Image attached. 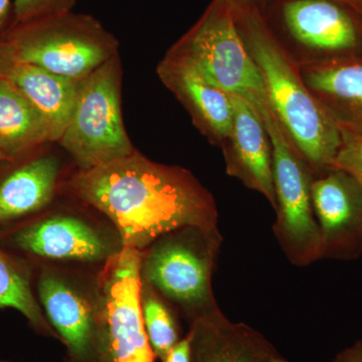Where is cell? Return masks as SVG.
Here are the masks:
<instances>
[{
	"mask_svg": "<svg viewBox=\"0 0 362 362\" xmlns=\"http://www.w3.org/2000/svg\"><path fill=\"white\" fill-rule=\"evenodd\" d=\"M71 187L114 223L123 247L138 251L177 228L218 226L213 195L189 171L156 163L136 151L78 171Z\"/></svg>",
	"mask_w": 362,
	"mask_h": 362,
	"instance_id": "1",
	"label": "cell"
},
{
	"mask_svg": "<svg viewBox=\"0 0 362 362\" xmlns=\"http://www.w3.org/2000/svg\"><path fill=\"white\" fill-rule=\"evenodd\" d=\"M238 28L256 62L272 110L297 153L318 173L330 168L341 144L337 118L305 85L258 6H233Z\"/></svg>",
	"mask_w": 362,
	"mask_h": 362,
	"instance_id": "2",
	"label": "cell"
},
{
	"mask_svg": "<svg viewBox=\"0 0 362 362\" xmlns=\"http://www.w3.org/2000/svg\"><path fill=\"white\" fill-rule=\"evenodd\" d=\"M221 243L218 226L177 228L143 251L140 277L192 323L218 308L213 275Z\"/></svg>",
	"mask_w": 362,
	"mask_h": 362,
	"instance_id": "3",
	"label": "cell"
},
{
	"mask_svg": "<svg viewBox=\"0 0 362 362\" xmlns=\"http://www.w3.org/2000/svg\"><path fill=\"white\" fill-rule=\"evenodd\" d=\"M115 39L87 16L59 14L33 21L0 44L9 63L40 66L81 81L115 57Z\"/></svg>",
	"mask_w": 362,
	"mask_h": 362,
	"instance_id": "4",
	"label": "cell"
},
{
	"mask_svg": "<svg viewBox=\"0 0 362 362\" xmlns=\"http://www.w3.org/2000/svg\"><path fill=\"white\" fill-rule=\"evenodd\" d=\"M272 145L277 214L274 235L287 259L296 267H308L323 259L322 240L312 202L313 173L288 139L269 101L255 107Z\"/></svg>",
	"mask_w": 362,
	"mask_h": 362,
	"instance_id": "5",
	"label": "cell"
},
{
	"mask_svg": "<svg viewBox=\"0 0 362 362\" xmlns=\"http://www.w3.org/2000/svg\"><path fill=\"white\" fill-rule=\"evenodd\" d=\"M59 142L80 170L134 153L121 110L118 54L81 80L73 115Z\"/></svg>",
	"mask_w": 362,
	"mask_h": 362,
	"instance_id": "6",
	"label": "cell"
},
{
	"mask_svg": "<svg viewBox=\"0 0 362 362\" xmlns=\"http://www.w3.org/2000/svg\"><path fill=\"white\" fill-rule=\"evenodd\" d=\"M214 85L256 107L268 100L263 77L243 40L230 0H214L175 47Z\"/></svg>",
	"mask_w": 362,
	"mask_h": 362,
	"instance_id": "7",
	"label": "cell"
},
{
	"mask_svg": "<svg viewBox=\"0 0 362 362\" xmlns=\"http://www.w3.org/2000/svg\"><path fill=\"white\" fill-rule=\"evenodd\" d=\"M142 251L123 247L97 281L104 362H154L140 307Z\"/></svg>",
	"mask_w": 362,
	"mask_h": 362,
	"instance_id": "8",
	"label": "cell"
},
{
	"mask_svg": "<svg viewBox=\"0 0 362 362\" xmlns=\"http://www.w3.org/2000/svg\"><path fill=\"white\" fill-rule=\"evenodd\" d=\"M258 8L269 25L313 51H350L362 40V13L338 0H261Z\"/></svg>",
	"mask_w": 362,
	"mask_h": 362,
	"instance_id": "9",
	"label": "cell"
},
{
	"mask_svg": "<svg viewBox=\"0 0 362 362\" xmlns=\"http://www.w3.org/2000/svg\"><path fill=\"white\" fill-rule=\"evenodd\" d=\"M47 321L68 350L71 362H104V337L97 284L86 291L70 278L45 271L39 281Z\"/></svg>",
	"mask_w": 362,
	"mask_h": 362,
	"instance_id": "10",
	"label": "cell"
},
{
	"mask_svg": "<svg viewBox=\"0 0 362 362\" xmlns=\"http://www.w3.org/2000/svg\"><path fill=\"white\" fill-rule=\"evenodd\" d=\"M312 202L322 240L323 259L351 261L362 255V190L340 169L313 173Z\"/></svg>",
	"mask_w": 362,
	"mask_h": 362,
	"instance_id": "11",
	"label": "cell"
},
{
	"mask_svg": "<svg viewBox=\"0 0 362 362\" xmlns=\"http://www.w3.org/2000/svg\"><path fill=\"white\" fill-rule=\"evenodd\" d=\"M233 124L223 147L226 173L276 207L272 145L261 115L244 98L230 95Z\"/></svg>",
	"mask_w": 362,
	"mask_h": 362,
	"instance_id": "12",
	"label": "cell"
},
{
	"mask_svg": "<svg viewBox=\"0 0 362 362\" xmlns=\"http://www.w3.org/2000/svg\"><path fill=\"white\" fill-rule=\"evenodd\" d=\"M158 75L189 112L195 125L211 142L221 146L232 131L230 95L207 80L192 62L175 49L159 64Z\"/></svg>",
	"mask_w": 362,
	"mask_h": 362,
	"instance_id": "13",
	"label": "cell"
},
{
	"mask_svg": "<svg viewBox=\"0 0 362 362\" xmlns=\"http://www.w3.org/2000/svg\"><path fill=\"white\" fill-rule=\"evenodd\" d=\"M16 246L49 259L105 262L122 250L94 226L76 216H56L28 226L14 237Z\"/></svg>",
	"mask_w": 362,
	"mask_h": 362,
	"instance_id": "14",
	"label": "cell"
},
{
	"mask_svg": "<svg viewBox=\"0 0 362 362\" xmlns=\"http://www.w3.org/2000/svg\"><path fill=\"white\" fill-rule=\"evenodd\" d=\"M187 337L190 362H267L277 352L261 333L230 320L220 307L192 321Z\"/></svg>",
	"mask_w": 362,
	"mask_h": 362,
	"instance_id": "15",
	"label": "cell"
},
{
	"mask_svg": "<svg viewBox=\"0 0 362 362\" xmlns=\"http://www.w3.org/2000/svg\"><path fill=\"white\" fill-rule=\"evenodd\" d=\"M2 78L11 82L42 116L51 141H59L73 115L81 81L21 63L7 64Z\"/></svg>",
	"mask_w": 362,
	"mask_h": 362,
	"instance_id": "16",
	"label": "cell"
},
{
	"mask_svg": "<svg viewBox=\"0 0 362 362\" xmlns=\"http://www.w3.org/2000/svg\"><path fill=\"white\" fill-rule=\"evenodd\" d=\"M59 171L56 157L42 156L7 175L0 182V225L35 213L49 204Z\"/></svg>",
	"mask_w": 362,
	"mask_h": 362,
	"instance_id": "17",
	"label": "cell"
},
{
	"mask_svg": "<svg viewBox=\"0 0 362 362\" xmlns=\"http://www.w3.org/2000/svg\"><path fill=\"white\" fill-rule=\"evenodd\" d=\"M299 73L330 113L335 109L342 112L337 120L362 127V64H307Z\"/></svg>",
	"mask_w": 362,
	"mask_h": 362,
	"instance_id": "18",
	"label": "cell"
},
{
	"mask_svg": "<svg viewBox=\"0 0 362 362\" xmlns=\"http://www.w3.org/2000/svg\"><path fill=\"white\" fill-rule=\"evenodd\" d=\"M51 141L44 119L6 78H0V148L8 158Z\"/></svg>",
	"mask_w": 362,
	"mask_h": 362,
	"instance_id": "19",
	"label": "cell"
},
{
	"mask_svg": "<svg viewBox=\"0 0 362 362\" xmlns=\"http://www.w3.org/2000/svg\"><path fill=\"white\" fill-rule=\"evenodd\" d=\"M0 308H13L21 312L33 327L45 337L59 338L51 324L45 318L33 296L28 274L13 259L0 251Z\"/></svg>",
	"mask_w": 362,
	"mask_h": 362,
	"instance_id": "20",
	"label": "cell"
},
{
	"mask_svg": "<svg viewBox=\"0 0 362 362\" xmlns=\"http://www.w3.org/2000/svg\"><path fill=\"white\" fill-rule=\"evenodd\" d=\"M140 307L150 346L156 358L162 362L181 340L175 313L169 308L166 300L142 279Z\"/></svg>",
	"mask_w": 362,
	"mask_h": 362,
	"instance_id": "21",
	"label": "cell"
},
{
	"mask_svg": "<svg viewBox=\"0 0 362 362\" xmlns=\"http://www.w3.org/2000/svg\"><path fill=\"white\" fill-rule=\"evenodd\" d=\"M341 144L330 168L349 173L362 190V127L337 120Z\"/></svg>",
	"mask_w": 362,
	"mask_h": 362,
	"instance_id": "22",
	"label": "cell"
},
{
	"mask_svg": "<svg viewBox=\"0 0 362 362\" xmlns=\"http://www.w3.org/2000/svg\"><path fill=\"white\" fill-rule=\"evenodd\" d=\"M75 0H14L13 13L18 23H30L68 13Z\"/></svg>",
	"mask_w": 362,
	"mask_h": 362,
	"instance_id": "23",
	"label": "cell"
},
{
	"mask_svg": "<svg viewBox=\"0 0 362 362\" xmlns=\"http://www.w3.org/2000/svg\"><path fill=\"white\" fill-rule=\"evenodd\" d=\"M162 362H190L189 338L187 335L176 344Z\"/></svg>",
	"mask_w": 362,
	"mask_h": 362,
	"instance_id": "24",
	"label": "cell"
},
{
	"mask_svg": "<svg viewBox=\"0 0 362 362\" xmlns=\"http://www.w3.org/2000/svg\"><path fill=\"white\" fill-rule=\"evenodd\" d=\"M332 362H362V340L343 349L334 357Z\"/></svg>",
	"mask_w": 362,
	"mask_h": 362,
	"instance_id": "25",
	"label": "cell"
},
{
	"mask_svg": "<svg viewBox=\"0 0 362 362\" xmlns=\"http://www.w3.org/2000/svg\"><path fill=\"white\" fill-rule=\"evenodd\" d=\"M11 6V0H0V30L6 25Z\"/></svg>",
	"mask_w": 362,
	"mask_h": 362,
	"instance_id": "26",
	"label": "cell"
},
{
	"mask_svg": "<svg viewBox=\"0 0 362 362\" xmlns=\"http://www.w3.org/2000/svg\"><path fill=\"white\" fill-rule=\"evenodd\" d=\"M233 6H258L261 0H230Z\"/></svg>",
	"mask_w": 362,
	"mask_h": 362,
	"instance_id": "27",
	"label": "cell"
},
{
	"mask_svg": "<svg viewBox=\"0 0 362 362\" xmlns=\"http://www.w3.org/2000/svg\"><path fill=\"white\" fill-rule=\"evenodd\" d=\"M338 1L344 2V4H349V6L354 7V8L357 9L359 13H361V4H359V0H338Z\"/></svg>",
	"mask_w": 362,
	"mask_h": 362,
	"instance_id": "28",
	"label": "cell"
},
{
	"mask_svg": "<svg viewBox=\"0 0 362 362\" xmlns=\"http://www.w3.org/2000/svg\"><path fill=\"white\" fill-rule=\"evenodd\" d=\"M9 62L7 61L6 57L4 56L1 52H0V78H2V74H4V68H6L7 64Z\"/></svg>",
	"mask_w": 362,
	"mask_h": 362,
	"instance_id": "29",
	"label": "cell"
},
{
	"mask_svg": "<svg viewBox=\"0 0 362 362\" xmlns=\"http://www.w3.org/2000/svg\"><path fill=\"white\" fill-rule=\"evenodd\" d=\"M267 362H288L286 361L285 358H283L282 356H280V354H278V352H276V354H274L273 356L270 357V358L268 359V361Z\"/></svg>",
	"mask_w": 362,
	"mask_h": 362,
	"instance_id": "30",
	"label": "cell"
},
{
	"mask_svg": "<svg viewBox=\"0 0 362 362\" xmlns=\"http://www.w3.org/2000/svg\"><path fill=\"white\" fill-rule=\"evenodd\" d=\"M2 160H8V158H7V156L6 154H4V152L2 151L1 148H0V161Z\"/></svg>",
	"mask_w": 362,
	"mask_h": 362,
	"instance_id": "31",
	"label": "cell"
},
{
	"mask_svg": "<svg viewBox=\"0 0 362 362\" xmlns=\"http://www.w3.org/2000/svg\"><path fill=\"white\" fill-rule=\"evenodd\" d=\"M359 4H361V11L362 13V0H359Z\"/></svg>",
	"mask_w": 362,
	"mask_h": 362,
	"instance_id": "32",
	"label": "cell"
},
{
	"mask_svg": "<svg viewBox=\"0 0 362 362\" xmlns=\"http://www.w3.org/2000/svg\"><path fill=\"white\" fill-rule=\"evenodd\" d=\"M68 362H71V361H68Z\"/></svg>",
	"mask_w": 362,
	"mask_h": 362,
	"instance_id": "33",
	"label": "cell"
},
{
	"mask_svg": "<svg viewBox=\"0 0 362 362\" xmlns=\"http://www.w3.org/2000/svg\"><path fill=\"white\" fill-rule=\"evenodd\" d=\"M356 126H357V125H356Z\"/></svg>",
	"mask_w": 362,
	"mask_h": 362,
	"instance_id": "34",
	"label": "cell"
}]
</instances>
